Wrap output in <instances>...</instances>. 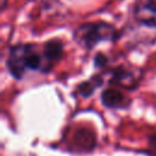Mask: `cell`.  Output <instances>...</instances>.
<instances>
[{
	"instance_id": "4",
	"label": "cell",
	"mask_w": 156,
	"mask_h": 156,
	"mask_svg": "<svg viewBox=\"0 0 156 156\" xmlns=\"http://www.w3.org/2000/svg\"><path fill=\"white\" fill-rule=\"evenodd\" d=\"M133 16L138 23L156 28V0H139L133 9Z\"/></svg>"
},
{
	"instance_id": "5",
	"label": "cell",
	"mask_w": 156,
	"mask_h": 156,
	"mask_svg": "<svg viewBox=\"0 0 156 156\" xmlns=\"http://www.w3.org/2000/svg\"><path fill=\"white\" fill-rule=\"evenodd\" d=\"M101 102L107 108H127L130 100L119 90L107 88L101 93Z\"/></svg>"
},
{
	"instance_id": "3",
	"label": "cell",
	"mask_w": 156,
	"mask_h": 156,
	"mask_svg": "<svg viewBox=\"0 0 156 156\" xmlns=\"http://www.w3.org/2000/svg\"><path fill=\"white\" fill-rule=\"evenodd\" d=\"M110 73H111V79H110L111 84H115L117 87L128 90H134L138 87L139 80L141 79V72L139 69L129 68L127 66H117L112 68Z\"/></svg>"
},
{
	"instance_id": "6",
	"label": "cell",
	"mask_w": 156,
	"mask_h": 156,
	"mask_svg": "<svg viewBox=\"0 0 156 156\" xmlns=\"http://www.w3.org/2000/svg\"><path fill=\"white\" fill-rule=\"evenodd\" d=\"M43 54L48 63L52 67L63 56V43L57 38L48 40L43 46Z\"/></svg>"
},
{
	"instance_id": "2",
	"label": "cell",
	"mask_w": 156,
	"mask_h": 156,
	"mask_svg": "<svg viewBox=\"0 0 156 156\" xmlns=\"http://www.w3.org/2000/svg\"><path fill=\"white\" fill-rule=\"evenodd\" d=\"M117 38V29L104 21L83 23L73 33L74 41L85 50H93L99 43L115 41Z\"/></svg>"
},
{
	"instance_id": "9",
	"label": "cell",
	"mask_w": 156,
	"mask_h": 156,
	"mask_svg": "<svg viewBox=\"0 0 156 156\" xmlns=\"http://www.w3.org/2000/svg\"><path fill=\"white\" fill-rule=\"evenodd\" d=\"M0 1H1V10H5V9H6V6H7L9 0H0Z\"/></svg>"
},
{
	"instance_id": "8",
	"label": "cell",
	"mask_w": 156,
	"mask_h": 156,
	"mask_svg": "<svg viewBox=\"0 0 156 156\" xmlns=\"http://www.w3.org/2000/svg\"><path fill=\"white\" fill-rule=\"evenodd\" d=\"M108 63V60H107V56H105L102 52H98L94 57V66L96 68H105Z\"/></svg>"
},
{
	"instance_id": "7",
	"label": "cell",
	"mask_w": 156,
	"mask_h": 156,
	"mask_svg": "<svg viewBox=\"0 0 156 156\" xmlns=\"http://www.w3.org/2000/svg\"><path fill=\"white\" fill-rule=\"evenodd\" d=\"M102 83H104L102 76L101 74H94L88 80H84L80 84H78L77 91L83 98H89L90 95H93V93L95 91V89L99 88Z\"/></svg>"
},
{
	"instance_id": "1",
	"label": "cell",
	"mask_w": 156,
	"mask_h": 156,
	"mask_svg": "<svg viewBox=\"0 0 156 156\" xmlns=\"http://www.w3.org/2000/svg\"><path fill=\"white\" fill-rule=\"evenodd\" d=\"M6 67L9 73L17 80L23 79L28 71L48 73L52 68L45 60L43 50L40 52L37 45L29 43H18L9 49Z\"/></svg>"
}]
</instances>
